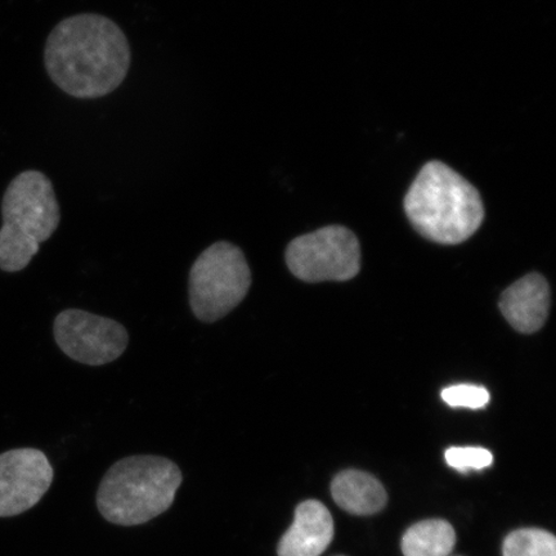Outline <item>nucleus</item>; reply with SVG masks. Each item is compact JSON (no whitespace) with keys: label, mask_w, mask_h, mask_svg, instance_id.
Wrapping results in <instances>:
<instances>
[{"label":"nucleus","mask_w":556,"mask_h":556,"mask_svg":"<svg viewBox=\"0 0 556 556\" xmlns=\"http://www.w3.org/2000/svg\"><path fill=\"white\" fill-rule=\"evenodd\" d=\"M53 336L68 358L88 366L113 363L129 344L122 324L81 309L61 312L54 319Z\"/></svg>","instance_id":"obj_7"},{"label":"nucleus","mask_w":556,"mask_h":556,"mask_svg":"<svg viewBox=\"0 0 556 556\" xmlns=\"http://www.w3.org/2000/svg\"><path fill=\"white\" fill-rule=\"evenodd\" d=\"M333 502L356 516H372L384 509L387 491L377 478L359 470H345L333 478Z\"/></svg>","instance_id":"obj_11"},{"label":"nucleus","mask_w":556,"mask_h":556,"mask_svg":"<svg viewBox=\"0 0 556 556\" xmlns=\"http://www.w3.org/2000/svg\"><path fill=\"white\" fill-rule=\"evenodd\" d=\"M490 399L485 388L472 384L452 386L442 391V400L451 407L483 408Z\"/></svg>","instance_id":"obj_14"},{"label":"nucleus","mask_w":556,"mask_h":556,"mask_svg":"<svg viewBox=\"0 0 556 556\" xmlns=\"http://www.w3.org/2000/svg\"><path fill=\"white\" fill-rule=\"evenodd\" d=\"M250 287L252 270L242 250L232 242H215L190 270V307L201 323H217L238 307Z\"/></svg>","instance_id":"obj_5"},{"label":"nucleus","mask_w":556,"mask_h":556,"mask_svg":"<svg viewBox=\"0 0 556 556\" xmlns=\"http://www.w3.org/2000/svg\"><path fill=\"white\" fill-rule=\"evenodd\" d=\"M551 308V289L545 278L531 274L507 288L500 309L514 329L523 333L539 331L545 325Z\"/></svg>","instance_id":"obj_10"},{"label":"nucleus","mask_w":556,"mask_h":556,"mask_svg":"<svg viewBox=\"0 0 556 556\" xmlns=\"http://www.w3.org/2000/svg\"><path fill=\"white\" fill-rule=\"evenodd\" d=\"M451 468L460 472L470 469L482 470L491 467L493 456L489 450L482 447H451L444 454Z\"/></svg>","instance_id":"obj_15"},{"label":"nucleus","mask_w":556,"mask_h":556,"mask_svg":"<svg viewBox=\"0 0 556 556\" xmlns=\"http://www.w3.org/2000/svg\"><path fill=\"white\" fill-rule=\"evenodd\" d=\"M285 260L299 280L346 281L359 273L361 248L350 229L330 226L291 241Z\"/></svg>","instance_id":"obj_6"},{"label":"nucleus","mask_w":556,"mask_h":556,"mask_svg":"<svg viewBox=\"0 0 556 556\" xmlns=\"http://www.w3.org/2000/svg\"><path fill=\"white\" fill-rule=\"evenodd\" d=\"M182 482V471L169 458L125 457L104 475L97 491V507L110 523L144 525L169 509Z\"/></svg>","instance_id":"obj_3"},{"label":"nucleus","mask_w":556,"mask_h":556,"mask_svg":"<svg viewBox=\"0 0 556 556\" xmlns=\"http://www.w3.org/2000/svg\"><path fill=\"white\" fill-rule=\"evenodd\" d=\"M130 62V45L121 26L97 13L62 20L45 48L51 80L80 100L113 93L127 78Z\"/></svg>","instance_id":"obj_1"},{"label":"nucleus","mask_w":556,"mask_h":556,"mask_svg":"<svg viewBox=\"0 0 556 556\" xmlns=\"http://www.w3.org/2000/svg\"><path fill=\"white\" fill-rule=\"evenodd\" d=\"M333 538V520L328 507L316 500L299 504L294 523L278 542V556H319Z\"/></svg>","instance_id":"obj_9"},{"label":"nucleus","mask_w":556,"mask_h":556,"mask_svg":"<svg viewBox=\"0 0 556 556\" xmlns=\"http://www.w3.org/2000/svg\"><path fill=\"white\" fill-rule=\"evenodd\" d=\"M52 464L37 448L0 454V518L20 516L37 505L51 489Z\"/></svg>","instance_id":"obj_8"},{"label":"nucleus","mask_w":556,"mask_h":556,"mask_svg":"<svg viewBox=\"0 0 556 556\" xmlns=\"http://www.w3.org/2000/svg\"><path fill=\"white\" fill-rule=\"evenodd\" d=\"M2 218L0 269L20 273L60 226V204L51 179L39 170L20 173L4 192Z\"/></svg>","instance_id":"obj_4"},{"label":"nucleus","mask_w":556,"mask_h":556,"mask_svg":"<svg viewBox=\"0 0 556 556\" xmlns=\"http://www.w3.org/2000/svg\"><path fill=\"white\" fill-rule=\"evenodd\" d=\"M405 212L417 232L443 245L467 241L484 219L476 187L441 162L422 166L406 194Z\"/></svg>","instance_id":"obj_2"},{"label":"nucleus","mask_w":556,"mask_h":556,"mask_svg":"<svg viewBox=\"0 0 556 556\" xmlns=\"http://www.w3.org/2000/svg\"><path fill=\"white\" fill-rule=\"evenodd\" d=\"M504 556H556V541L551 532L525 528L504 541Z\"/></svg>","instance_id":"obj_13"},{"label":"nucleus","mask_w":556,"mask_h":556,"mask_svg":"<svg viewBox=\"0 0 556 556\" xmlns=\"http://www.w3.org/2000/svg\"><path fill=\"white\" fill-rule=\"evenodd\" d=\"M455 544L456 533L448 521L429 519L408 528L402 552L405 556H447Z\"/></svg>","instance_id":"obj_12"}]
</instances>
